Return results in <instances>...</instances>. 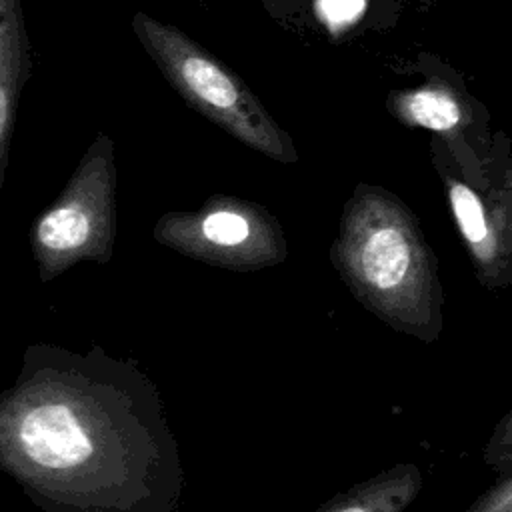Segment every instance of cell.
<instances>
[{
	"label": "cell",
	"instance_id": "obj_1",
	"mask_svg": "<svg viewBox=\"0 0 512 512\" xmlns=\"http://www.w3.org/2000/svg\"><path fill=\"white\" fill-rule=\"evenodd\" d=\"M134 32L170 86L204 118L268 156L294 158L290 136L244 80L204 46L180 28L142 12L134 18Z\"/></svg>",
	"mask_w": 512,
	"mask_h": 512
},
{
	"label": "cell",
	"instance_id": "obj_2",
	"mask_svg": "<svg viewBox=\"0 0 512 512\" xmlns=\"http://www.w3.org/2000/svg\"><path fill=\"white\" fill-rule=\"evenodd\" d=\"M110 156V140L98 134L62 196L32 222L30 246L42 280H50L96 236L110 186Z\"/></svg>",
	"mask_w": 512,
	"mask_h": 512
},
{
	"label": "cell",
	"instance_id": "obj_3",
	"mask_svg": "<svg viewBox=\"0 0 512 512\" xmlns=\"http://www.w3.org/2000/svg\"><path fill=\"white\" fill-rule=\"evenodd\" d=\"M32 70L22 0H0V190L4 186L16 110Z\"/></svg>",
	"mask_w": 512,
	"mask_h": 512
},
{
	"label": "cell",
	"instance_id": "obj_4",
	"mask_svg": "<svg viewBox=\"0 0 512 512\" xmlns=\"http://www.w3.org/2000/svg\"><path fill=\"white\" fill-rule=\"evenodd\" d=\"M386 106L402 124L426 128L442 136H456L472 120L464 96L438 80L420 88L396 90L388 96Z\"/></svg>",
	"mask_w": 512,
	"mask_h": 512
},
{
	"label": "cell",
	"instance_id": "obj_5",
	"mask_svg": "<svg viewBox=\"0 0 512 512\" xmlns=\"http://www.w3.org/2000/svg\"><path fill=\"white\" fill-rule=\"evenodd\" d=\"M362 262L364 274L374 286L390 288L402 280L410 262V250L398 230L382 228L368 238Z\"/></svg>",
	"mask_w": 512,
	"mask_h": 512
},
{
	"label": "cell",
	"instance_id": "obj_6",
	"mask_svg": "<svg viewBox=\"0 0 512 512\" xmlns=\"http://www.w3.org/2000/svg\"><path fill=\"white\" fill-rule=\"evenodd\" d=\"M450 202L456 214V220L470 242H480L486 238V218L484 208L478 196L464 184H452L450 188Z\"/></svg>",
	"mask_w": 512,
	"mask_h": 512
},
{
	"label": "cell",
	"instance_id": "obj_7",
	"mask_svg": "<svg viewBox=\"0 0 512 512\" xmlns=\"http://www.w3.org/2000/svg\"><path fill=\"white\" fill-rule=\"evenodd\" d=\"M368 0H316L314 10L318 20L332 36L346 32L366 12Z\"/></svg>",
	"mask_w": 512,
	"mask_h": 512
},
{
	"label": "cell",
	"instance_id": "obj_8",
	"mask_svg": "<svg viewBox=\"0 0 512 512\" xmlns=\"http://www.w3.org/2000/svg\"><path fill=\"white\" fill-rule=\"evenodd\" d=\"M202 232L214 244L234 246L248 236L250 228L248 220L242 214L230 210H216L204 218Z\"/></svg>",
	"mask_w": 512,
	"mask_h": 512
},
{
	"label": "cell",
	"instance_id": "obj_9",
	"mask_svg": "<svg viewBox=\"0 0 512 512\" xmlns=\"http://www.w3.org/2000/svg\"><path fill=\"white\" fill-rule=\"evenodd\" d=\"M342 512H364L362 508H346V510H342Z\"/></svg>",
	"mask_w": 512,
	"mask_h": 512
},
{
	"label": "cell",
	"instance_id": "obj_10",
	"mask_svg": "<svg viewBox=\"0 0 512 512\" xmlns=\"http://www.w3.org/2000/svg\"><path fill=\"white\" fill-rule=\"evenodd\" d=\"M266 2H270V0H266Z\"/></svg>",
	"mask_w": 512,
	"mask_h": 512
}]
</instances>
